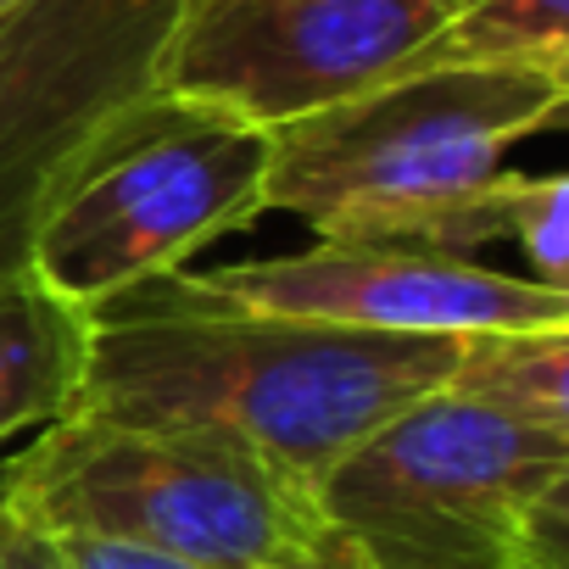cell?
<instances>
[{"label": "cell", "instance_id": "1", "mask_svg": "<svg viewBox=\"0 0 569 569\" xmlns=\"http://www.w3.org/2000/svg\"><path fill=\"white\" fill-rule=\"evenodd\" d=\"M463 336H391L234 302L162 273L90 308V369L73 413L140 430H218L297 491L391 413L441 391Z\"/></svg>", "mask_w": 569, "mask_h": 569}, {"label": "cell", "instance_id": "2", "mask_svg": "<svg viewBox=\"0 0 569 569\" xmlns=\"http://www.w3.org/2000/svg\"><path fill=\"white\" fill-rule=\"evenodd\" d=\"M369 569H569V425L441 386L313 491Z\"/></svg>", "mask_w": 569, "mask_h": 569}, {"label": "cell", "instance_id": "3", "mask_svg": "<svg viewBox=\"0 0 569 569\" xmlns=\"http://www.w3.org/2000/svg\"><path fill=\"white\" fill-rule=\"evenodd\" d=\"M268 129L146 90L51 168L23 262L68 302L101 308L251 229L268 212Z\"/></svg>", "mask_w": 569, "mask_h": 569}, {"label": "cell", "instance_id": "4", "mask_svg": "<svg viewBox=\"0 0 569 569\" xmlns=\"http://www.w3.org/2000/svg\"><path fill=\"white\" fill-rule=\"evenodd\" d=\"M569 79L536 68H408L268 129V212L319 240H375L391 223L502 173V157L563 118Z\"/></svg>", "mask_w": 569, "mask_h": 569}, {"label": "cell", "instance_id": "5", "mask_svg": "<svg viewBox=\"0 0 569 569\" xmlns=\"http://www.w3.org/2000/svg\"><path fill=\"white\" fill-rule=\"evenodd\" d=\"M0 497L46 536L234 569H273L325 525L308 491L218 430H140L84 413H62L0 469Z\"/></svg>", "mask_w": 569, "mask_h": 569}, {"label": "cell", "instance_id": "6", "mask_svg": "<svg viewBox=\"0 0 569 569\" xmlns=\"http://www.w3.org/2000/svg\"><path fill=\"white\" fill-rule=\"evenodd\" d=\"M458 0H179L146 90L284 129L408 73Z\"/></svg>", "mask_w": 569, "mask_h": 569}, {"label": "cell", "instance_id": "7", "mask_svg": "<svg viewBox=\"0 0 569 569\" xmlns=\"http://www.w3.org/2000/svg\"><path fill=\"white\" fill-rule=\"evenodd\" d=\"M201 279L268 313H302L391 336L569 330V291H547L525 273L486 268L480 257H441L408 246L313 240L308 251L201 268Z\"/></svg>", "mask_w": 569, "mask_h": 569}, {"label": "cell", "instance_id": "8", "mask_svg": "<svg viewBox=\"0 0 569 569\" xmlns=\"http://www.w3.org/2000/svg\"><path fill=\"white\" fill-rule=\"evenodd\" d=\"M179 0H29L0 23V196L29 201L123 101L146 96Z\"/></svg>", "mask_w": 569, "mask_h": 569}, {"label": "cell", "instance_id": "9", "mask_svg": "<svg viewBox=\"0 0 569 569\" xmlns=\"http://www.w3.org/2000/svg\"><path fill=\"white\" fill-rule=\"evenodd\" d=\"M90 369V308L18 262L0 273V447L73 413Z\"/></svg>", "mask_w": 569, "mask_h": 569}, {"label": "cell", "instance_id": "10", "mask_svg": "<svg viewBox=\"0 0 569 569\" xmlns=\"http://www.w3.org/2000/svg\"><path fill=\"white\" fill-rule=\"evenodd\" d=\"M413 68H536L569 79V0H458Z\"/></svg>", "mask_w": 569, "mask_h": 569}, {"label": "cell", "instance_id": "11", "mask_svg": "<svg viewBox=\"0 0 569 569\" xmlns=\"http://www.w3.org/2000/svg\"><path fill=\"white\" fill-rule=\"evenodd\" d=\"M497 408L569 425V330H480L463 336L452 380Z\"/></svg>", "mask_w": 569, "mask_h": 569}, {"label": "cell", "instance_id": "12", "mask_svg": "<svg viewBox=\"0 0 569 569\" xmlns=\"http://www.w3.org/2000/svg\"><path fill=\"white\" fill-rule=\"evenodd\" d=\"M73 569H234V563H201V558H173L151 547H123V541H90V536H57Z\"/></svg>", "mask_w": 569, "mask_h": 569}, {"label": "cell", "instance_id": "13", "mask_svg": "<svg viewBox=\"0 0 569 569\" xmlns=\"http://www.w3.org/2000/svg\"><path fill=\"white\" fill-rule=\"evenodd\" d=\"M0 569H73V558L62 552L57 536L12 519V536H7V552H0Z\"/></svg>", "mask_w": 569, "mask_h": 569}, {"label": "cell", "instance_id": "14", "mask_svg": "<svg viewBox=\"0 0 569 569\" xmlns=\"http://www.w3.org/2000/svg\"><path fill=\"white\" fill-rule=\"evenodd\" d=\"M273 569H369V563L358 558V547H352V541H341L330 525H319L297 552H284Z\"/></svg>", "mask_w": 569, "mask_h": 569}, {"label": "cell", "instance_id": "15", "mask_svg": "<svg viewBox=\"0 0 569 569\" xmlns=\"http://www.w3.org/2000/svg\"><path fill=\"white\" fill-rule=\"evenodd\" d=\"M29 212H34L29 201L0 196V273L23 262V246H29Z\"/></svg>", "mask_w": 569, "mask_h": 569}, {"label": "cell", "instance_id": "16", "mask_svg": "<svg viewBox=\"0 0 569 569\" xmlns=\"http://www.w3.org/2000/svg\"><path fill=\"white\" fill-rule=\"evenodd\" d=\"M7 536H12V508H7V497H0V552H7Z\"/></svg>", "mask_w": 569, "mask_h": 569}, {"label": "cell", "instance_id": "17", "mask_svg": "<svg viewBox=\"0 0 569 569\" xmlns=\"http://www.w3.org/2000/svg\"><path fill=\"white\" fill-rule=\"evenodd\" d=\"M23 7H29V0H0V23H12Z\"/></svg>", "mask_w": 569, "mask_h": 569}]
</instances>
